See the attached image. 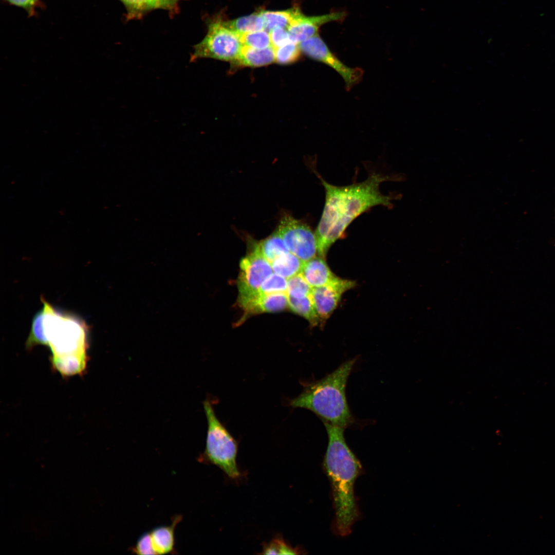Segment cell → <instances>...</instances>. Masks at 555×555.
<instances>
[{
	"label": "cell",
	"instance_id": "obj_1",
	"mask_svg": "<svg viewBox=\"0 0 555 555\" xmlns=\"http://www.w3.org/2000/svg\"><path fill=\"white\" fill-rule=\"evenodd\" d=\"M319 178L325 189V199L315 234L318 254L325 258L354 220L375 206L391 208L395 197L380 191V184L391 178L379 173L374 172L362 182L345 186H334L320 176Z\"/></svg>",
	"mask_w": 555,
	"mask_h": 555
},
{
	"label": "cell",
	"instance_id": "obj_2",
	"mask_svg": "<svg viewBox=\"0 0 555 555\" xmlns=\"http://www.w3.org/2000/svg\"><path fill=\"white\" fill-rule=\"evenodd\" d=\"M328 444L323 466L329 480L335 510L333 530L337 535H349L359 517L354 485L362 472L361 464L348 446L344 428L324 423Z\"/></svg>",
	"mask_w": 555,
	"mask_h": 555
},
{
	"label": "cell",
	"instance_id": "obj_3",
	"mask_svg": "<svg viewBox=\"0 0 555 555\" xmlns=\"http://www.w3.org/2000/svg\"><path fill=\"white\" fill-rule=\"evenodd\" d=\"M46 345L52 353V363L62 375L82 374L87 362L88 328L82 319L63 313L42 299Z\"/></svg>",
	"mask_w": 555,
	"mask_h": 555
},
{
	"label": "cell",
	"instance_id": "obj_4",
	"mask_svg": "<svg viewBox=\"0 0 555 555\" xmlns=\"http://www.w3.org/2000/svg\"><path fill=\"white\" fill-rule=\"evenodd\" d=\"M357 358L342 363L323 378L305 383L301 393L289 402L293 408L309 410L324 423L344 429L354 424L355 418L347 400L346 387Z\"/></svg>",
	"mask_w": 555,
	"mask_h": 555
},
{
	"label": "cell",
	"instance_id": "obj_5",
	"mask_svg": "<svg viewBox=\"0 0 555 555\" xmlns=\"http://www.w3.org/2000/svg\"><path fill=\"white\" fill-rule=\"evenodd\" d=\"M208 429L204 460L220 468L230 478L242 475L237 463L238 443L217 417L210 401L203 402Z\"/></svg>",
	"mask_w": 555,
	"mask_h": 555
},
{
	"label": "cell",
	"instance_id": "obj_6",
	"mask_svg": "<svg viewBox=\"0 0 555 555\" xmlns=\"http://www.w3.org/2000/svg\"><path fill=\"white\" fill-rule=\"evenodd\" d=\"M243 46L239 36L223 25L219 17L208 22V31L203 40L193 46L191 62L202 58H212L234 62Z\"/></svg>",
	"mask_w": 555,
	"mask_h": 555
},
{
	"label": "cell",
	"instance_id": "obj_7",
	"mask_svg": "<svg viewBox=\"0 0 555 555\" xmlns=\"http://www.w3.org/2000/svg\"><path fill=\"white\" fill-rule=\"evenodd\" d=\"M289 252L304 262L316 256L318 246L315 232L307 224L286 215L277 228Z\"/></svg>",
	"mask_w": 555,
	"mask_h": 555
},
{
	"label": "cell",
	"instance_id": "obj_8",
	"mask_svg": "<svg viewBox=\"0 0 555 555\" xmlns=\"http://www.w3.org/2000/svg\"><path fill=\"white\" fill-rule=\"evenodd\" d=\"M300 49L309 58L323 63L336 70L343 79L347 90L362 80L363 71L359 67L344 64L328 47L318 34L299 44Z\"/></svg>",
	"mask_w": 555,
	"mask_h": 555
},
{
	"label": "cell",
	"instance_id": "obj_9",
	"mask_svg": "<svg viewBox=\"0 0 555 555\" xmlns=\"http://www.w3.org/2000/svg\"><path fill=\"white\" fill-rule=\"evenodd\" d=\"M272 272L270 263L255 246L253 250L240 262V272L237 282L238 294H247L258 291L263 283Z\"/></svg>",
	"mask_w": 555,
	"mask_h": 555
},
{
	"label": "cell",
	"instance_id": "obj_10",
	"mask_svg": "<svg viewBox=\"0 0 555 555\" xmlns=\"http://www.w3.org/2000/svg\"><path fill=\"white\" fill-rule=\"evenodd\" d=\"M354 281L337 276L322 286L312 288L310 294L320 323H324L337 308L344 293L356 286Z\"/></svg>",
	"mask_w": 555,
	"mask_h": 555
},
{
	"label": "cell",
	"instance_id": "obj_11",
	"mask_svg": "<svg viewBox=\"0 0 555 555\" xmlns=\"http://www.w3.org/2000/svg\"><path fill=\"white\" fill-rule=\"evenodd\" d=\"M238 303L244 310L245 317L261 312H278L289 306L287 293L263 294L260 291L238 295Z\"/></svg>",
	"mask_w": 555,
	"mask_h": 555
},
{
	"label": "cell",
	"instance_id": "obj_12",
	"mask_svg": "<svg viewBox=\"0 0 555 555\" xmlns=\"http://www.w3.org/2000/svg\"><path fill=\"white\" fill-rule=\"evenodd\" d=\"M343 12H335L317 16H306L301 11L287 29L292 42L300 43L318 34L322 25L345 17Z\"/></svg>",
	"mask_w": 555,
	"mask_h": 555
},
{
	"label": "cell",
	"instance_id": "obj_13",
	"mask_svg": "<svg viewBox=\"0 0 555 555\" xmlns=\"http://www.w3.org/2000/svg\"><path fill=\"white\" fill-rule=\"evenodd\" d=\"M126 10L127 20L139 19L148 12L157 9L168 11L172 15L176 13L179 3L181 0H120Z\"/></svg>",
	"mask_w": 555,
	"mask_h": 555
},
{
	"label": "cell",
	"instance_id": "obj_14",
	"mask_svg": "<svg viewBox=\"0 0 555 555\" xmlns=\"http://www.w3.org/2000/svg\"><path fill=\"white\" fill-rule=\"evenodd\" d=\"M301 273L312 288L326 285L337 277L320 256L304 262Z\"/></svg>",
	"mask_w": 555,
	"mask_h": 555
},
{
	"label": "cell",
	"instance_id": "obj_15",
	"mask_svg": "<svg viewBox=\"0 0 555 555\" xmlns=\"http://www.w3.org/2000/svg\"><path fill=\"white\" fill-rule=\"evenodd\" d=\"M275 61V50L272 46L256 49L243 46L237 59L232 64L234 67H261Z\"/></svg>",
	"mask_w": 555,
	"mask_h": 555
},
{
	"label": "cell",
	"instance_id": "obj_16",
	"mask_svg": "<svg viewBox=\"0 0 555 555\" xmlns=\"http://www.w3.org/2000/svg\"><path fill=\"white\" fill-rule=\"evenodd\" d=\"M180 516H177L170 526H159L150 532L152 542L157 554H164L173 551L175 543L174 530L176 524L180 521Z\"/></svg>",
	"mask_w": 555,
	"mask_h": 555
},
{
	"label": "cell",
	"instance_id": "obj_17",
	"mask_svg": "<svg viewBox=\"0 0 555 555\" xmlns=\"http://www.w3.org/2000/svg\"><path fill=\"white\" fill-rule=\"evenodd\" d=\"M221 22L227 28L237 34L264 30L262 10L231 21L221 20Z\"/></svg>",
	"mask_w": 555,
	"mask_h": 555
},
{
	"label": "cell",
	"instance_id": "obj_18",
	"mask_svg": "<svg viewBox=\"0 0 555 555\" xmlns=\"http://www.w3.org/2000/svg\"><path fill=\"white\" fill-rule=\"evenodd\" d=\"M300 12V8L297 7L282 11L262 10L264 30L269 32L276 27L287 29Z\"/></svg>",
	"mask_w": 555,
	"mask_h": 555
},
{
	"label": "cell",
	"instance_id": "obj_19",
	"mask_svg": "<svg viewBox=\"0 0 555 555\" xmlns=\"http://www.w3.org/2000/svg\"><path fill=\"white\" fill-rule=\"evenodd\" d=\"M304 262L288 252L276 258L271 263L273 271L286 279L301 273Z\"/></svg>",
	"mask_w": 555,
	"mask_h": 555
},
{
	"label": "cell",
	"instance_id": "obj_20",
	"mask_svg": "<svg viewBox=\"0 0 555 555\" xmlns=\"http://www.w3.org/2000/svg\"><path fill=\"white\" fill-rule=\"evenodd\" d=\"M255 247L270 264L281 255L289 252L277 230Z\"/></svg>",
	"mask_w": 555,
	"mask_h": 555
},
{
	"label": "cell",
	"instance_id": "obj_21",
	"mask_svg": "<svg viewBox=\"0 0 555 555\" xmlns=\"http://www.w3.org/2000/svg\"><path fill=\"white\" fill-rule=\"evenodd\" d=\"M288 300L292 311L303 317L312 326H317L320 322L310 295L302 298L288 295Z\"/></svg>",
	"mask_w": 555,
	"mask_h": 555
},
{
	"label": "cell",
	"instance_id": "obj_22",
	"mask_svg": "<svg viewBox=\"0 0 555 555\" xmlns=\"http://www.w3.org/2000/svg\"><path fill=\"white\" fill-rule=\"evenodd\" d=\"M243 46L264 49L271 46L269 32L265 30L238 34Z\"/></svg>",
	"mask_w": 555,
	"mask_h": 555
},
{
	"label": "cell",
	"instance_id": "obj_23",
	"mask_svg": "<svg viewBox=\"0 0 555 555\" xmlns=\"http://www.w3.org/2000/svg\"><path fill=\"white\" fill-rule=\"evenodd\" d=\"M275 50V62L282 65L295 62L300 58L301 49L298 43L290 42Z\"/></svg>",
	"mask_w": 555,
	"mask_h": 555
},
{
	"label": "cell",
	"instance_id": "obj_24",
	"mask_svg": "<svg viewBox=\"0 0 555 555\" xmlns=\"http://www.w3.org/2000/svg\"><path fill=\"white\" fill-rule=\"evenodd\" d=\"M43 309L38 312L34 317L31 331L26 342V346L32 348L33 346L38 344L46 345V338L44 334L43 326Z\"/></svg>",
	"mask_w": 555,
	"mask_h": 555
},
{
	"label": "cell",
	"instance_id": "obj_25",
	"mask_svg": "<svg viewBox=\"0 0 555 555\" xmlns=\"http://www.w3.org/2000/svg\"><path fill=\"white\" fill-rule=\"evenodd\" d=\"M312 288L301 273L287 281V294L294 298H302L310 295Z\"/></svg>",
	"mask_w": 555,
	"mask_h": 555
},
{
	"label": "cell",
	"instance_id": "obj_26",
	"mask_svg": "<svg viewBox=\"0 0 555 555\" xmlns=\"http://www.w3.org/2000/svg\"><path fill=\"white\" fill-rule=\"evenodd\" d=\"M298 548H293L280 536L264 544L262 554H297L301 553Z\"/></svg>",
	"mask_w": 555,
	"mask_h": 555
},
{
	"label": "cell",
	"instance_id": "obj_27",
	"mask_svg": "<svg viewBox=\"0 0 555 555\" xmlns=\"http://www.w3.org/2000/svg\"><path fill=\"white\" fill-rule=\"evenodd\" d=\"M287 281L276 273L270 274L263 283L259 291L263 294L287 293Z\"/></svg>",
	"mask_w": 555,
	"mask_h": 555
},
{
	"label": "cell",
	"instance_id": "obj_28",
	"mask_svg": "<svg viewBox=\"0 0 555 555\" xmlns=\"http://www.w3.org/2000/svg\"><path fill=\"white\" fill-rule=\"evenodd\" d=\"M133 551L138 554H157L154 548L150 532L142 534L137 541Z\"/></svg>",
	"mask_w": 555,
	"mask_h": 555
},
{
	"label": "cell",
	"instance_id": "obj_29",
	"mask_svg": "<svg viewBox=\"0 0 555 555\" xmlns=\"http://www.w3.org/2000/svg\"><path fill=\"white\" fill-rule=\"evenodd\" d=\"M269 32L271 46L274 49L291 42L287 29L276 27Z\"/></svg>",
	"mask_w": 555,
	"mask_h": 555
},
{
	"label": "cell",
	"instance_id": "obj_30",
	"mask_svg": "<svg viewBox=\"0 0 555 555\" xmlns=\"http://www.w3.org/2000/svg\"><path fill=\"white\" fill-rule=\"evenodd\" d=\"M9 4L24 9L28 16H32L35 13L36 9L41 5L40 0H5Z\"/></svg>",
	"mask_w": 555,
	"mask_h": 555
}]
</instances>
